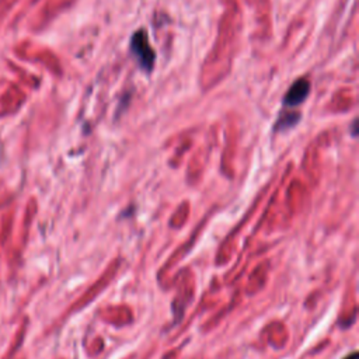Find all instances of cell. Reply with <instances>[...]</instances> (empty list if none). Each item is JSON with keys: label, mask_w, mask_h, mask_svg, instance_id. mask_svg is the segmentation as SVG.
Here are the masks:
<instances>
[{"label": "cell", "mask_w": 359, "mask_h": 359, "mask_svg": "<svg viewBox=\"0 0 359 359\" xmlns=\"http://www.w3.org/2000/svg\"><path fill=\"white\" fill-rule=\"evenodd\" d=\"M309 90H310V84L307 80L300 79V80L294 81L293 86L289 88V91L285 95V104L289 107L299 105L309 95Z\"/></svg>", "instance_id": "7a4b0ae2"}, {"label": "cell", "mask_w": 359, "mask_h": 359, "mask_svg": "<svg viewBox=\"0 0 359 359\" xmlns=\"http://www.w3.org/2000/svg\"><path fill=\"white\" fill-rule=\"evenodd\" d=\"M130 48L136 56L139 65L144 69H151L154 63V52L147 41V35L143 31H137L130 41Z\"/></svg>", "instance_id": "6da1fadb"}, {"label": "cell", "mask_w": 359, "mask_h": 359, "mask_svg": "<svg viewBox=\"0 0 359 359\" xmlns=\"http://www.w3.org/2000/svg\"><path fill=\"white\" fill-rule=\"evenodd\" d=\"M345 359H358V353L356 352H353V353H351L348 358H345Z\"/></svg>", "instance_id": "277c9868"}, {"label": "cell", "mask_w": 359, "mask_h": 359, "mask_svg": "<svg viewBox=\"0 0 359 359\" xmlns=\"http://www.w3.org/2000/svg\"><path fill=\"white\" fill-rule=\"evenodd\" d=\"M297 119H299V118H294V119H293V115H287L285 119H283V118H280V121L278 122V123H279L278 126H279L280 129H283V128H289V126L294 125V122H296Z\"/></svg>", "instance_id": "3957f363"}]
</instances>
